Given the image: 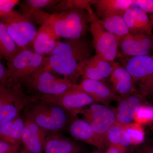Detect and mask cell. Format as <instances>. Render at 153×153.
Wrapping results in <instances>:
<instances>
[{
  "instance_id": "obj_1",
  "label": "cell",
  "mask_w": 153,
  "mask_h": 153,
  "mask_svg": "<svg viewBox=\"0 0 153 153\" xmlns=\"http://www.w3.org/2000/svg\"><path fill=\"white\" fill-rule=\"evenodd\" d=\"M92 44L83 39H67L57 44L49 56L43 70L54 71L75 83L82 69L92 57Z\"/></svg>"
},
{
  "instance_id": "obj_2",
  "label": "cell",
  "mask_w": 153,
  "mask_h": 153,
  "mask_svg": "<svg viewBox=\"0 0 153 153\" xmlns=\"http://www.w3.org/2000/svg\"><path fill=\"white\" fill-rule=\"evenodd\" d=\"M25 112L29 119L47 131L57 133L67 128L75 116L55 104L30 97L25 105Z\"/></svg>"
},
{
  "instance_id": "obj_3",
  "label": "cell",
  "mask_w": 153,
  "mask_h": 153,
  "mask_svg": "<svg viewBox=\"0 0 153 153\" xmlns=\"http://www.w3.org/2000/svg\"><path fill=\"white\" fill-rule=\"evenodd\" d=\"M45 23L59 39H80L88 29L89 13L85 9H78L53 13L49 15Z\"/></svg>"
},
{
  "instance_id": "obj_4",
  "label": "cell",
  "mask_w": 153,
  "mask_h": 153,
  "mask_svg": "<svg viewBox=\"0 0 153 153\" xmlns=\"http://www.w3.org/2000/svg\"><path fill=\"white\" fill-rule=\"evenodd\" d=\"M47 56L37 54L32 49H22L13 59L7 62L6 79L20 85L25 79L44 69Z\"/></svg>"
},
{
  "instance_id": "obj_5",
  "label": "cell",
  "mask_w": 153,
  "mask_h": 153,
  "mask_svg": "<svg viewBox=\"0 0 153 153\" xmlns=\"http://www.w3.org/2000/svg\"><path fill=\"white\" fill-rule=\"evenodd\" d=\"M11 38L21 49H32L38 30L30 17L13 10L0 17Z\"/></svg>"
},
{
  "instance_id": "obj_6",
  "label": "cell",
  "mask_w": 153,
  "mask_h": 153,
  "mask_svg": "<svg viewBox=\"0 0 153 153\" xmlns=\"http://www.w3.org/2000/svg\"><path fill=\"white\" fill-rule=\"evenodd\" d=\"M88 12L90 31L93 39L92 44L95 50V55L109 63H114L118 55L117 38L102 27L99 19L92 9Z\"/></svg>"
},
{
  "instance_id": "obj_7",
  "label": "cell",
  "mask_w": 153,
  "mask_h": 153,
  "mask_svg": "<svg viewBox=\"0 0 153 153\" xmlns=\"http://www.w3.org/2000/svg\"><path fill=\"white\" fill-rule=\"evenodd\" d=\"M22 83L37 92L35 95H59L79 89L78 84L59 78L48 70H41Z\"/></svg>"
},
{
  "instance_id": "obj_8",
  "label": "cell",
  "mask_w": 153,
  "mask_h": 153,
  "mask_svg": "<svg viewBox=\"0 0 153 153\" xmlns=\"http://www.w3.org/2000/svg\"><path fill=\"white\" fill-rule=\"evenodd\" d=\"M83 115L93 129L104 149L108 145L107 135L110 128L117 122L114 109L106 105H91L77 111L76 114Z\"/></svg>"
},
{
  "instance_id": "obj_9",
  "label": "cell",
  "mask_w": 153,
  "mask_h": 153,
  "mask_svg": "<svg viewBox=\"0 0 153 153\" xmlns=\"http://www.w3.org/2000/svg\"><path fill=\"white\" fill-rule=\"evenodd\" d=\"M124 67L131 75L139 93L143 97L153 95V58L152 56L131 57Z\"/></svg>"
},
{
  "instance_id": "obj_10",
  "label": "cell",
  "mask_w": 153,
  "mask_h": 153,
  "mask_svg": "<svg viewBox=\"0 0 153 153\" xmlns=\"http://www.w3.org/2000/svg\"><path fill=\"white\" fill-rule=\"evenodd\" d=\"M34 98L60 106L76 116L77 111L97 102L87 93L79 90L55 95H35Z\"/></svg>"
},
{
  "instance_id": "obj_11",
  "label": "cell",
  "mask_w": 153,
  "mask_h": 153,
  "mask_svg": "<svg viewBox=\"0 0 153 153\" xmlns=\"http://www.w3.org/2000/svg\"><path fill=\"white\" fill-rule=\"evenodd\" d=\"M117 39L119 49L127 56H151L150 54H153V35L129 33Z\"/></svg>"
},
{
  "instance_id": "obj_12",
  "label": "cell",
  "mask_w": 153,
  "mask_h": 153,
  "mask_svg": "<svg viewBox=\"0 0 153 153\" xmlns=\"http://www.w3.org/2000/svg\"><path fill=\"white\" fill-rule=\"evenodd\" d=\"M46 131L31 120L26 118L21 142L29 153H44L47 137Z\"/></svg>"
},
{
  "instance_id": "obj_13",
  "label": "cell",
  "mask_w": 153,
  "mask_h": 153,
  "mask_svg": "<svg viewBox=\"0 0 153 153\" xmlns=\"http://www.w3.org/2000/svg\"><path fill=\"white\" fill-rule=\"evenodd\" d=\"M79 89L93 97L97 102L107 105L120 98L104 81L82 78L78 84Z\"/></svg>"
},
{
  "instance_id": "obj_14",
  "label": "cell",
  "mask_w": 153,
  "mask_h": 153,
  "mask_svg": "<svg viewBox=\"0 0 153 153\" xmlns=\"http://www.w3.org/2000/svg\"><path fill=\"white\" fill-rule=\"evenodd\" d=\"M123 17L131 34L153 35L150 19L139 8L134 6L128 8L125 11Z\"/></svg>"
},
{
  "instance_id": "obj_15",
  "label": "cell",
  "mask_w": 153,
  "mask_h": 153,
  "mask_svg": "<svg viewBox=\"0 0 153 153\" xmlns=\"http://www.w3.org/2000/svg\"><path fill=\"white\" fill-rule=\"evenodd\" d=\"M143 97L137 91L120 97L117 106L114 109L117 122L123 126L131 123Z\"/></svg>"
},
{
  "instance_id": "obj_16",
  "label": "cell",
  "mask_w": 153,
  "mask_h": 153,
  "mask_svg": "<svg viewBox=\"0 0 153 153\" xmlns=\"http://www.w3.org/2000/svg\"><path fill=\"white\" fill-rule=\"evenodd\" d=\"M110 77L113 91L120 97L137 92L132 76L124 66L114 62L113 69Z\"/></svg>"
},
{
  "instance_id": "obj_17",
  "label": "cell",
  "mask_w": 153,
  "mask_h": 153,
  "mask_svg": "<svg viewBox=\"0 0 153 153\" xmlns=\"http://www.w3.org/2000/svg\"><path fill=\"white\" fill-rule=\"evenodd\" d=\"M67 128L71 136L75 140L91 145L100 150L104 149L91 126L86 121L75 117L69 123Z\"/></svg>"
},
{
  "instance_id": "obj_18",
  "label": "cell",
  "mask_w": 153,
  "mask_h": 153,
  "mask_svg": "<svg viewBox=\"0 0 153 153\" xmlns=\"http://www.w3.org/2000/svg\"><path fill=\"white\" fill-rule=\"evenodd\" d=\"M60 42L59 38L44 23L37 31L33 41L32 49L42 56H49Z\"/></svg>"
},
{
  "instance_id": "obj_19",
  "label": "cell",
  "mask_w": 153,
  "mask_h": 153,
  "mask_svg": "<svg viewBox=\"0 0 153 153\" xmlns=\"http://www.w3.org/2000/svg\"><path fill=\"white\" fill-rule=\"evenodd\" d=\"M113 69V63L107 62L94 55L91 57L82 69V78L104 81Z\"/></svg>"
},
{
  "instance_id": "obj_20",
  "label": "cell",
  "mask_w": 153,
  "mask_h": 153,
  "mask_svg": "<svg viewBox=\"0 0 153 153\" xmlns=\"http://www.w3.org/2000/svg\"><path fill=\"white\" fill-rule=\"evenodd\" d=\"M133 0H93L92 6L99 19H104L115 15H123L133 6Z\"/></svg>"
},
{
  "instance_id": "obj_21",
  "label": "cell",
  "mask_w": 153,
  "mask_h": 153,
  "mask_svg": "<svg viewBox=\"0 0 153 153\" xmlns=\"http://www.w3.org/2000/svg\"><path fill=\"white\" fill-rule=\"evenodd\" d=\"M79 145L60 135L47 136L44 153H80Z\"/></svg>"
},
{
  "instance_id": "obj_22",
  "label": "cell",
  "mask_w": 153,
  "mask_h": 153,
  "mask_svg": "<svg viewBox=\"0 0 153 153\" xmlns=\"http://www.w3.org/2000/svg\"><path fill=\"white\" fill-rule=\"evenodd\" d=\"M25 123L19 115L0 127V140L12 144H20Z\"/></svg>"
},
{
  "instance_id": "obj_23",
  "label": "cell",
  "mask_w": 153,
  "mask_h": 153,
  "mask_svg": "<svg viewBox=\"0 0 153 153\" xmlns=\"http://www.w3.org/2000/svg\"><path fill=\"white\" fill-rule=\"evenodd\" d=\"M30 98L23 97L21 93L6 103L0 110V127L20 115V111L25 108Z\"/></svg>"
},
{
  "instance_id": "obj_24",
  "label": "cell",
  "mask_w": 153,
  "mask_h": 153,
  "mask_svg": "<svg viewBox=\"0 0 153 153\" xmlns=\"http://www.w3.org/2000/svg\"><path fill=\"white\" fill-rule=\"evenodd\" d=\"M22 49L10 36L4 24L0 22V59L10 61Z\"/></svg>"
},
{
  "instance_id": "obj_25",
  "label": "cell",
  "mask_w": 153,
  "mask_h": 153,
  "mask_svg": "<svg viewBox=\"0 0 153 153\" xmlns=\"http://www.w3.org/2000/svg\"><path fill=\"white\" fill-rule=\"evenodd\" d=\"M99 20L102 27L108 32L115 36L117 39L129 33L123 15H113Z\"/></svg>"
},
{
  "instance_id": "obj_26",
  "label": "cell",
  "mask_w": 153,
  "mask_h": 153,
  "mask_svg": "<svg viewBox=\"0 0 153 153\" xmlns=\"http://www.w3.org/2000/svg\"><path fill=\"white\" fill-rule=\"evenodd\" d=\"M108 146H116L126 149L131 145L123 125L117 122L110 128L107 135Z\"/></svg>"
},
{
  "instance_id": "obj_27",
  "label": "cell",
  "mask_w": 153,
  "mask_h": 153,
  "mask_svg": "<svg viewBox=\"0 0 153 153\" xmlns=\"http://www.w3.org/2000/svg\"><path fill=\"white\" fill-rule=\"evenodd\" d=\"M93 0H63L60 1L50 8L52 13H58L75 10L85 9L88 11L91 8Z\"/></svg>"
},
{
  "instance_id": "obj_28",
  "label": "cell",
  "mask_w": 153,
  "mask_h": 153,
  "mask_svg": "<svg viewBox=\"0 0 153 153\" xmlns=\"http://www.w3.org/2000/svg\"><path fill=\"white\" fill-rule=\"evenodd\" d=\"M22 93L20 85L6 79L0 87V110L6 103Z\"/></svg>"
},
{
  "instance_id": "obj_29",
  "label": "cell",
  "mask_w": 153,
  "mask_h": 153,
  "mask_svg": "<svg viewBox=\"0 0 153 153\" xmlns=\"http://www.w3.org/2000/svg\"><path fill=\"white\" fill-rule=\"evenodd\" d=\"M58 0H28L22 5L24 15L29 17L33 11L40 10L41 8L49 9L57 4Z\"/></svg>"
},
{
  "instance_id": "obj_30",
  "label": "cell",
  "mask_w": 153,
  "mask_h": 153,
  "mask_svg": "<svg viewBox=\"0 0 153 153\" xmlns=\"http://www.w3.org/2000/svg\"><path fill=\"white\" fill-rule=\"evenodd\" d=\"M126 133L128 135L132 145L140 144L144 139V133L140 124L134 123L124 126Z\"/></svg>"
},
{
  "instance_id": "obj_31",
  "label": "cell",
  "mask_w": 153,
  "mask_h": 153,
  "mask_svg": "<svg viewBox=\"0 0 153 153\" xmlns=\"http://www.w3.org/2000/svg\"><path fill=\"white\" fill-rule=\"evenodd\" d=\"M137 123H146L153 121V107L140 105L135 115L134 119Z\"/></svg>"
},
{
  "instance_id": "obj_32",
  "label": "cell",
  "mask_w": 153,
  "mask_h": 153,
  "mask_svg": "<svg viewBox=\"0 0 153 153\" xmlns=\"http://www.w3.org/2000/svg\"><path fill=\"white\" fill-rule=\"evenodd\" d=\"M19 2L17 0H0V17L13 10L14 7Z\"/></svg>"
},
{
  "instance_id": "obj_33",
  "label": "cell",
  "mask_w": 153,
  "mask_h": 153,
  "mask_svg": "<svg viewBox=\"0 0 153 153\" xmlns=\"http://www.w3.org/2000/svg\"><path fill=\"white\" fill-rule=\"evenodd\" d=\"M133 6L138 7L147 14H153V0H133Z\"/></svg>"
},
{
  "instance_id": "obj_34",
  "label": "cell",
  "mask_w": 153,
  "mask_h": 153,
  "mask_svg": "<svg viewBox=\"0 0 153 153\" xmlns=\"http://www.w3.org/2000/svg\"><path fill=\"white\" fill-rule=\"evenodd\" d=\"M19 145L12 144L0 140V153H17Z\"/></svg>"
},
{
  "instance_id": "obj_35",
  "label": "cell",
  "mask_w": 153,
  "mask_h": 153,
  "mask_svg": "<svg viewBox=\"0 0 153 153\" xmlns=\"http://www.w3.org/2000/svg\"><path fill=\"white\" fill-rule=\"evenodd\" d=\"M133 153H153V146L145 144L136 148Z\"/></svg>"
},
{
  "instance_id": "obj_36",
  "label": "cell",
  "mask_w": 153,
  "mask_h": 153,
  "mask_svg": "<svg viewBox=\"0 0 153 153\" xmlns=\"http://www.w3.org/2000/svg\"><path fill=\"white\" fill-rule=\"evenodd\" d=\"M7 68L0 59V87L6 80Z\"/></svg>"
},
{
  "instance_id": "obj_37",
  "label": "cell",
  "mask_w": 153,
  "mask_h": 153,
  "mask_svg": "<svg viewBox=\"0 0 153 153\" xmlns=\"http://www.w3.org/2000/svg\"><path fill=\"white\" fill-rule=\"evenodd\" d=\"M126 148L116 146H109L105 153H126Z\"/></svg>"
},
{
  "instance_id": "obj_38",
  "label": "cell",
  "mask_w": 153,
  "mask_h": 153,
  "mask_svg": "<svg viewBox=\"0 0 153 153\" xmlns=\"http://www.w3.org/2000/svg\"><path fill=\"white\" fill-rule=\"evenodd\" d=\"M18 153H29L26 150L24 149L23 150H22V151H21L20 152H18Z\"/></svg>"
},
{
  "instance_id": "obj_39",
  "label": "cell",
  "mask_w": 153,
  "mask_h": 153,
  "mask_svg": "<svg viewBox=\"0 0 153 153\" xmlns=\"http://www.w3.org/2000/svg\"><path fill=\"white\" fill-rule=\"evenodd\" d=\"M151 22H152V25L153 26V14H152V16H151Z\"/></svg>"
},
{
  "instance_id": "obj_40",
  "label": "cell",
  "mask_w": 153,
  "mask_h": 153,
  "mask_svg": "<svg viewBox=\"0 0 153 153\" xmlns=\"http://www.w3.org/2000/svg\"><path fill=\"white\" fill-rule=\"evenodd\" d=\"M104 153L103 152H100V151H95V152H94L93 153Z\"/></svg>"
},
{
  "instance_id": "obj_41",
  "label": "cell",
  "mask_w": 153,
  "mask_h": 153,
  "mask_svg": "<svg viewBox=\"0 0 153 153\" xmlns=\"http://www.w3.org/2000/svg\"><path fill=\"white\" fill-rule=\"evenodd\" d=\"M152 58H153V54H152Z\"/></svg>"
},
{
  "instance_id": "obj_42",
  "label": "cell",
  "mask_w": 153,
  "mask_h": 153,
  "mask_svg": "<svg viewBox=\"0 0 153 153\" xmlns=\"http://www.w3.org/2000/svg\"></svg>"
}]
</instances>
